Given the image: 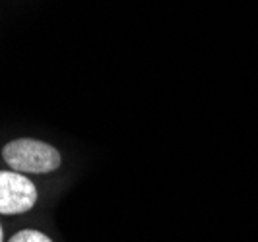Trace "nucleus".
I'll list each match as a JSON object with an SVG mask.
<instances>
[{
    "instance_id": "3",
    "label": "nucleus",
    "mask_w": 258,
    "mask_h": 242,
    "mask_svg": "<svg viewBox=\"0 0 258 242\" xmlns=\"http://www.w3.org/2000/svg\"><path fill=\"white\" fill-rule=\"evenodd\" d=\"M10 242H52L47 234L39 232V230L27 229V230H20L18 234H14Z\"/></svg>"
},
{
    "instance_id": "4",
    "label": "nucleus",
    "mask_w": 258,
    "mask_h": 242,
    "mask_svg": "<svg viewBox=\"0 0 258 242\" xmlns=\"http://www.w3.org/2000/svg\"><path fill=\"white\" fill-rule=\"evenodd\" d=\"M0 242H2V227H0Z\"/></svg>"
},
{
    "instance_id": "1",
    "label": "nucleus",
    "mask_w": 258,
    "mask_h": 242,
    "mask_svg": "<svg viewBox=\"0 0 258 242\" xmlns=\"http://www.w3.org/2000/svg\"><path fill=\"white\" fill-rule=\"evenodd\" d=\"M2 157L16 173H52L60 167V153L45 141L20 138L8 141L2 149Z\"/></svg>"
},
{
    "instance_id": "2",
    "label": "nucleus",
    "mask_w": 258,
    "mask_h": 242,
    "mask_svg": "<svg viewBox=\"0 0 258 242\" xmlns=\"http://www.w3.org/2000/svg\"><path fill=\"white\" fill-rule=\"evenodd\" d=\"M37 202V188L16 171H0V213L18 215L29 211Z\"/></svg>"
}]
</instances>
